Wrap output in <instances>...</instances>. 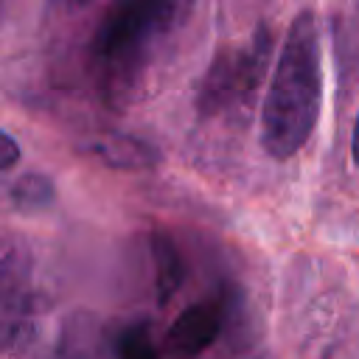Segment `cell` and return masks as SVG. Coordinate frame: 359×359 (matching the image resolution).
I'll return each instance as SVG.
<instances>
[{
  "label": "cell",
  "mask_w": 359,
  "mask_h": 359,
  "mask_svg": "<svg viewBox=\"0 0 359 359\" xmlns=\"http://www.w3.org/2000/svg\"><path fill=\"white\" fill-rule=\"evenodd\" d=\"M320 104H323L320 20L314 11H300L289 22L264 98L261 149L275 160L294 157L314 132Z\"/></svg>",
  "instance_id": "cell-1"
},
{
  "label": "cell",
  "mask_w": 359,
  "mask_h": 359,
  "mask_svg": "<svg viewBox=\"0 0 359 359\" xmlns=\"http://www.w3.org/2000/svg\"><path fill=\"white\" fill-rule=\"evenodd\" d=\"M177 14V3L157 0L121 3L107 11L93 36V59L98 67L101 95L109 107L132 101V93L146 70L151 42L174 25Z\"/></svg>",
  "instance_id": "cell-2"
},
{
  "label": "cell",
  "mask_w": 359,
  "mask_h": 359,
  "mask_svg": "<svg viewBox=\"0 0 359 359\" xmlns=\"http://www.w3.org/2000/svg\"><path fill=\"white\" fill-rule=\"evenodd\" d=\"M269 48H272V31L264 22L250 34L244 45H219L196 87L194 104L199 118H213L230 109L250 107L264 79Z\"/></svg>",
  "instance_id": "cell-3"
},
{
  "label": "cell",
  "mask_w": 359,
  "mask_h": 359,
  "mask_svg": "<svg viewBox=\"0 0 359 359\" xmlns=\"http://www.w3.org/2000/svg\"><path fill=\"white\" fill-rule=\"evenodd\" d=\"M224 325V306L219 300H199L180 311V317L171 323L165 334V345L171 353L191 359L208 351Z\"/></svg>",
  "instance_id": "cell-4"
},
{
  "label": "cell",
  "mask_w": 359,
  "mask_h": 359,
  "mask_svg": "<svg viewBox=\"0 0 359 359\" xmlns=\"http://www.w3.org/2000/svg\"><path fill=\"white\" fill-rule=\"evenodd\" d=\"M149 252H151V264H154V294H157V303L165 306L185 280V261H182V252L174 244V238L163 230L151 233Z\"/></svg>",
  "instance_id": "cell-5"
},
{
  "label": "cell",
  "mask_w": 359,
  "mask_h": 359,
  "mask_svg": "<svg viewBox=\"0 0 359 359\" xmlns=\"http://www.w3.org/2000/svg\"><path fill=\"white\" fill-rule=\"evenodd\" d=\"M56 196V188H53V180L45 177V174H36V171H25L20 174L11 185H8V199L17 210H42L53 202Z\"/></svg>",
  "instance_id": "cell-6"
},
{
  "label": "cell",
  "mask_w": 359,
  "mask_h": 359,
  "mask_svg": "<svg viewBox=\"0 0 359 359\" xmlns=\"http://www.w3.org/2000/svg\"><path fill=\"white\" fill-rule=\"evenodd\" d=\"M93 151L101 154V160H107L115 168H143V165L154 163V151L146 143L132 140V137H121V135H112V137L95 143Z\"/></svg>",
  "instance_id": "cell-7"
},
{
  "label": "cell",
  "mask_w": 359,
  "mask_h": 359,
  "mask_svg": "<svg viewBox=\"0 0 359 359\" xmlns=\"http://www.w3.org/2000/svg\"><path fill=\"white\" fill-rule=\"evenodd\" d=\"M115 356L118 359H157V345H154L149 323H135L123 328L115 342Z\"/></svg>",
  "instance_id": "cell-8"
},
{
  "label": "cell",
  "mask_w": 359,
  "mask_h": 359,
  "mask_svg": "<svg viewBox=\"0 0 359 359\" xmlns=\"http://www.w3.org/2000/svg\"><path fill=\"white\" fill-rule=\"evenodd\" d=\"M0 143H3V160H0V168L8 171V168H14V163L20 160V146H17V140H14L11 132H3V135H0Z\"/></svg>",
  "instance_id": "cell-9"
},
{
  "label": "cell",
  "mask_w": 359,
  "mask_h": 359,
  "mask_svg": "<svg viewBox=\"0 0 359 359\" xmlns=\"http://www.w3.org/2000/svg\"><path fill=\"white\" fill-rule=\"evenodd\" d=\"M351 151H353V163L359 165V118L353 123V137H351Z\"/></svg>",
  "instance_id": "cell-10"
}]
</instances>
